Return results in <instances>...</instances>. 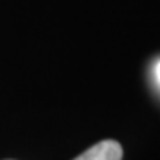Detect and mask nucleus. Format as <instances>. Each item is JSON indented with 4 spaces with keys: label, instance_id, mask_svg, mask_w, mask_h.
<instances>
[{
    "label": "nucleus",
    "instance_id": "obj_1",
    "mask_svg": "<svg viewBox=\"0 0 160 160\" xmlns=\"http://www.w3.org/2000/svg\"><path fill=\"white\" fill-rule=\"evenodd\" d=\"M123 148L116 141H102L94 144L92 148L86 149L82 155H78L75 160H121Z\"/></svg>",
    "mask_w": 160,
    "mask_h": 160
},
{
    "label": "nucleus",
    "instance_id": "obj_2",
    "mask_svg": "<svg viewBox=\"0 0 160 160\" xmlns=\"http://www.w3.org/2000/svg\"><path fill=\"white\" fill-rule=\"evenodd\" d=\"M155 75H157V80H158V84H160V62L157 64V68H155Z\"/></svg>",
    "mask_w": 160,
    "mask_h": 160
}]
</instances>
